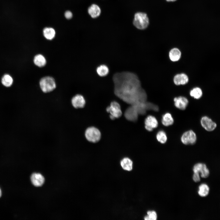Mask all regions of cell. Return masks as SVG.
Returning a JSON list of instances; mask_svg holds the SVG:
<instances>
[{
	"label": "cell",
	"instance_id": "cell-1",
	"mask_svg": "<svg viewBox=\"0 0 220 220\" xmlns=\"http://www.w3.org/2000/svg\"><path fill=\"white\" fill-rule=\"evenodd\" d=\"M115 94L126 103L134 105L146 101L147 97L138 76L130 72L115 74L113 77Z\"/></svg>",
	"mask_w": 220,
	"mask_h": 220
},
{
	"label": "cell",
	"instance_id": "cell-2",
	"mask_svg": "<svg viewBox=\"0 0 220 220\" xmlns=\"http://www.w3.org/2000/svg\"><path fill=\"white\" fill-rule=\"evenodd\" d=\"M134 25L138 29L144 30L149 24V20L147 14L144 13L138 12L135 13L133 21Z\"/></svg>",
	"mask_w": 220,
	"mask_h": 220
},
{
	"label": "cell",
	"instance_id": "cell-3",
	"mask_svg": "<svg viewBox=\"0 0 220 220\" xmlns=\"http://www.w3.org/2000/svg\"><path fill=\"white\" fill-rule=\"evenodd\" d=\"M39 84L42 90L45 93L52 91L56 86L54 79L49 76L42 78L40 81Z\"/></svg>",
	"mask_w": 220,
	"mask_h": 220
},
{
	"label": "cell",
	"instance_id": "cell-4",
	"mask_svg": "<svg viewBox=\"0 0 220 220\" xmlns=\"http://www.w3.org/2000/svg\"><path fill=\"white\" fill-rule=\"evenodd\" d=\"M85 136L86 139L89 142L95 143L100 139L101 133L97 128L91 127H88L85 132Z\"/></svg>",
	"mask_w": 220,
	"mask_h": 220
},
{
	"label": "cell",
	"instance_id": "cell-5",
	"mask_svg": "<svg viewBox=\"0 0 220 220\" xmlns=\"http://www.w3.org/2000/svg\"><path fill=\"white\" fill-rule=\"evenodd\" d=\"M106 111L110 113V117L112 120L120 117L122 115L120 105L117 102H112L110 106L106 108Z\"/></svg>",
	"mask_w": 220,
	"mask_h": 220
},
{
	"label": "cell",
	"instance_id": "cell-6",
	"mask_svg": "<svg viewBox=\"0 0 220 220\" xmlns=\"http://www.w3.org/2000/svg\"><path fill=\"white\" fill-rule=\"evenodd\" d=\"M196 140V135L192 130L185 132L181 137L182 142L185 145H193L195 143Z\"/></svg>",
	"mask_w": 220,
	"mask_h": 220
},
{
	"label": "cell",
	"instance_id": "cell-7",
	"mask_svg": "<svg viewBox=\"0 0 220 220\" xmlns=\"http://www.w3.org/2000/svg\"><path fill=\"white\" fill-rule=\"evenodd\" d=\"M200 123L202 127L208 131H212L217 127V124L215 122L209 117L205 116L201 118Z\"/></svg>",
	"mask_w": 220,
	"mask_h": 220
},
{
	"label": "cell",
	"instance_id": "cell-8",
	"mask_svg": "<svg viewBox=\"0 0 220 220\" xmlns=\"http://www.w3.org/2000/svg\"><path fill=\"white\" fill-rule=\"evenodd\" d=\"M86 100L82 95L77 94L74 96L72 99L71 103L72 106L75 108H84L86 105Z\"/></svg>",
	"mask_w": 220,
	"mask_h": 220
},
{
	"label": "cell",
	"instance_id": "cell-9",
	"mask_svg": "<svg viewBox=\"0 0 220 220\" xmlns=\"http://www.w3.org/2000/svg\"><path fill=\"white\" fill-rule=\"evenodd\" d=\"M145 129L149 131H152L158 126V122L156 118L151 115L148 116L145 119Z\"/></svg>",
	"mask_w": 220,
	"mask_h": 220
},
{
	"label": "cell",
	"instance_id": "cell-10",
	"mask_svg": "<svg viewBox=\"0 0 220 220\" xmlns=\"http://www.w3.org/2000/svg\"><path fill=\"white\" fill-rule=\"evenodd\" d=\"M174 101L175 107L181 110H185L189 103L188 99L183 96L175 97L174 98Z\"/></svg>",
	"mask_w": 220,
	"mask_h": 220
},
{
	"label": "cell",
	"instance_id": "cell-11",
	"mask_svg": "<svg viewBox=\"0 0 220 220\" xmlns=\"http://www.w3.org/2000/svg\"><path fill=\"white\" fill-rule=\"evenodd\" d=\"M31 179L32 184L37 187L42 186L45 181L44 177L38 173L33 174L31 176Z\"/></svg>",
	"mask_w": 220,
	"mask_h": 220
},
{
	"label": "cell",
	"instance_id": "cell-12",
	"mask_svg": "<svg viewBox=\"0 0 220 220\" xmlns=\"http://www.w3.org/2000/svg\"><path fill=\"white\" fill-rule=\"evenodd\" d=\"M124 116L128 120L135 121L137 120L138 114L134 107L131 105V106L129 107L126 111Z\"/></svg>",
	"mask_w": 220,
	"mask_h": 220
},
{
	"label": "cell",
	"instance_id": "cell-13",
	"mask_svg": "<svg viewBox=\"0 0 220 220\" xmlns=\"http://www.w3.org/2000/svg\"><path fill=\"white\" fill-rule=\"evenodd\" d=\"M189 81L188 76L184 73L178 74L176 75L174 78V82L177 85H185Z\"/></svg>",
	"mask_w": 220,
	"mask_h": 220
},
{
	"label": "cell",
	"instance_id": "cell-14",
	"mask_svg": "<svg viewBox=\"0 0 220 220\" xmlns=\"http://www.w3.org/2000/svg\"><path fill=\"white\" fill-rule=\"evenodd\" d=\"M88 12L91 17L93 18L98 17L101 13L100 7L97 5L93 4L88 8Z\"/></svg>",
	"mask_w": 220,
	"mask_h": 220
},
{
	"label": "cell",
	"instance_id": "cell-15",
	"mask_svg": "<svg viewBox=\"0 0 220 220\" xmlns=\"http://www.w3.org/2000/svg\"><path fill=\"white\" fill-rule=\"evenodd\" d=\"M181 53L178 48H174L170 51L169 57L170 60L173 61H178L181 58Z\"/></svg>",
	"mask_w": 220,
	"mask_h": 220
},
{
	"label": "cell",
	"instance_id": "cell-16",
	"mask_svg": "<svg viewBox=\"0 0 220 220\" xmlns=\"http://www.w3.org/2000/svg\"><path fill=\"white\" fill-rule=\"evenodd\" d=\"M174 122V119L170 113H166L162 116V123L164 126L167 127L171 125Z\"/></svg>",
	"mask_w": 220,
	"mask_h": 220
},
{
	"label": "cell",
	"instance_id": "cell-17",
	"mask_svg": "<svg viewBox=\"0 0 220 220\" xmlns=\"http://www.w3.org/2000/svg\"><path fill=\"white\" fill-rule=\"evenodd\" d=\"M44 37L47 39L51 40L54 37L56 32L54 29L52 28H45L43 31Z\"/></svg>",
	"mask_w": 220,
	"mask_h": 220
},
{
	"label": "cell",
	"instance_id": "cell-18",
	"mask_svg": "<svg viewBox=\"0 0 220 220\" xmlns=\"http://www.w3.org/2000/svg\"><path fill=\"white\" fill-rule=\"evenodd\" d=\"M34 62L36 66L40 67L44 66L46 63V58L41 54H38L35 57Z\"/></svg>",
	"mask_w": 220,
	"mask_h": 220
},
{
	"label": "cell",
	"instance_id": "cell-19",
	"mask_svg": "<svg viewBox=\"0 0 220 220\" xmlns=\"http://www.w3.org/2000/svg\"><path fill=\"white\" fill-rule=\"evenodd\" d=\"M120 164L123 169L130 171L132 169V161L128 158H123L121 161Z\"/></svg>",
	"mask_w": 220,
	"mask_h": 220
},
{
	"label": "cell",
	"instance_id": "cell-20",
	"mask_svg": "<svg viewBox=\"0 0 220 220\" xmlns=\"http://www.w3.org/2000/svg\"><path fill=\"white\" fill-rule=\"evenodd\" d=\"M209 191L208 185L206 184H202L199 187L198 193L200 196L205 197L208 195Z\"/></svg>",
	"mask_w": 220,
	"mask_h": 220
},
{
	"label": "cell",
	"instance_id": "cell-21",
	"mask_svg": "<svg viewBox=\"0 0 220 220\" xmlns=\"http://www.w3.org/2000/svg\"><path fill=\"white\" fill-rule=\"evenodd\" d=\"M96 71L99 75L103 77L106 76L108 74L109 70L106 65L102 64L99 66L97 68Z\"/></svg>",
	"mask_w": 220,
	"mask_h": 220
},
{
	"label": "cell",
	"instance_id": "cell-22",
	"mask_svg": "<svg viewBox=\"0 0 220 220\" xmlns=\"http://www.w3.org/2000/svg\"><path fill=\"white\" fill-rule=\"evenodd\" d=\"M203 93L201 89L198 87H195L191 90L190 95L196 99H199L202 95Z\"/></svg>",
	"mask_w": 220,
	"mask_h": 220
},
{
	"label": "cell",
	"instance_id": "cell-23",
	"mask_svg": "<svg viewBox=\"0 0 220 220\" xmlns=\"http://www.w3.org/2000/svg\"><path fill=\"white\" fill-rule=\"evenodd\" d=\"M156 138L158 141L162 144H164L167 140L165 132L163 130H160L157 133Z\"/></svg>",
	"mask_w": 220,
	"mask_h": 220
},
{
	"label": "cell",
	"instance_id": "cell-24",
	"mask_svg": "<svg viewBox=\"0 0 220 220\" xmlns=\"http://www.w3.org/2000/svg\"><path fill=\"white\" fill-rule=\"evenodd\" d=\"M13 79L12 77L8 74L5 75L2 78V84L6 87H9L12 84Z\"/></svg>",
	"mask_w": 220,
	"mask_h": 220
},
{
	"label": "cell",
	"instance_id": "cell-25",
	"mask_svg": "<svg viewBox=\"0 0 220 220\" xmlns=\"http://www.w3.org/2000/svg\"><path fill=\"white\" fill-rule=\"evenodd\" d=\"M207 167L206 165L204 163H198L196 164L194 166L193 170L194 173H200L205 168Z\"/></svg>",
	"mask_w": 220,
	"mask_h": 220
},
{
	"label": "cell",
	"instance_id": "cell-26",
	"mask_svg": "<svg viewBox=\"0 0 220 220\" xmlns=\"http://www.w3.org/2000/svg\"><path fill=\"white\" fill-rule=\"evenodd\" d=\"M148 215L145 217L144 219L145 220H156L157 216L156 212L154 211H148L147 212Z\"/></svg>",
	"mask_w": 220,
	"mask_h": 220
},
{
	"label": "cell",
	"instance_id": "cell-27",
	"mask_svg": "<svg viewBox=\"0 0 220 220\" xmlns=\"http://www.w3.org/2000/svg\"><path fill=\"white\" fill-rule=\"evenodd\" d=\"M200 173L201 177L204 178H207L209 174V171L207 167L204 168Z\"/></svg>",
	"mask_w": 220,
	"mask_h": 220
},
{
	"label": "cell",
	"instance_id": "cell-28",
	"mask_svg": "<svg viewBox=\"0 0 220 220\" xmlns=\"http://www.w3.org/2000/svg\"><path fill=\"white\" fill-rule=\"evenodd\" d=\"M193 180L195 182H198L200 181V179L199 173L197 172L194 173L193 176Z\"/></svg>",
	"mask_w": 220,
	"mask_h": 220
},
{
	"label": "cell",
	"instance_id": "cell-29",
	"mask_svg": "<svg viewBox=\"0 0 220 220\" xmlns=\"http://www.w3.org/2000/svg\"><path fill=\"white\" fill-rule=\"evenodd\" d=\"M65 17L67 19H70L72 17V14L70 11H67L64 13Z\"/></svg>",
	"mask_w": 220,
	"mask_h": 220
},
{
	"label": "cell",
	"instance_id": "cell-30",
	"mask_svg": "<svg viewBox=\"0 0 220 220\" xmlns=\"http://www.w3.org/2000/svg\"><path fill=\"white\" fill-rule=\"evenodd\" d=\"M167 2H174L176 0H166Z\"/></svg>",
	"mask_w": 220,
	"mask_h": 220
},
{
	"label": "cell",
	"instance_id": "cell-31",
	"mask_svg": "<svg viewBox=\"0 0 220 220\" xmlns=\"http://www.w3.org/2000/svg\"><path fill=\"white\" fill-rule=\"evenodd\" d=\"M2 195V192L1 189H0V197Z\"/></svg>",
	"mask_w": 220,
	"mask_h": 220
}]
</instances>
